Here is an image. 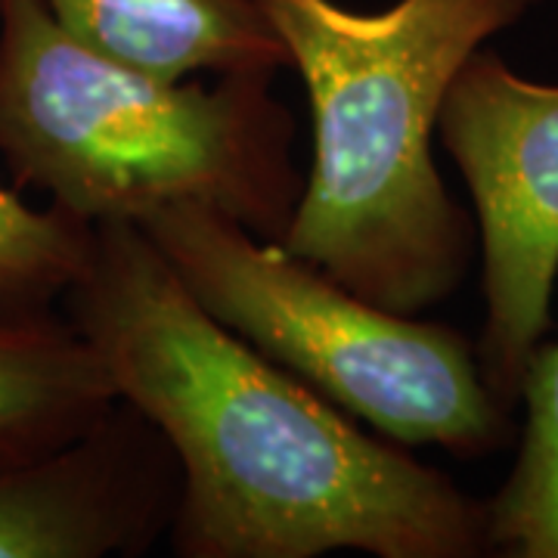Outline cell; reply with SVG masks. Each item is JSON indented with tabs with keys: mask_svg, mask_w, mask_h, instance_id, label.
<instances>
[{
	"mask_svg": "<svg viewBox=\"0 0 558 558\" xmlns=\"http://www.w3.org/2000/svg\"><path fill=\"white\" fill-rule=\"evenodd\" d=\"M116 395L149 418L180 469V558H475L487 499L469 497L403 444L223 329L131 220L94 227L60 301Z\"/></svg>",
	"mask_w": 558,
	"mask_h": 558,
	"instance_id": "cell-1",
	"label": "cell"
},
{
	"mask_svg": "<svg viewBox=\"0 0 558 558\" xmlns=\"http://www.w3.org/2000/svg\"><path fill=\"white\" fill-rule=\"evenodd\" d=\"M94 248V227L0 186V304H60Z\"/></svg>",
	"mask_w": 558,
	"mask_h": 558,
	"instance_id": "cell-10",
	"label": "cell"
},
{
	"mask_svg": "<svg viewBox=\"0 0 558 558\" xmlns=\"http://www.w3.org/2000/svg\"><path fill=\"white\" fill-rule=\"evenodd\" d=\"M72 38L159 81L282 72L289 50L258 0H44Z\"/></svg>",
	"mask_w": 558,
	"mask_h": 558,
	"instance_id": "cell-7",
	"label": "cell"
},
{
	"mask_svg": "<svg viewBox=\"0 0 558 558\" xmlns=\"http://www.w3.org/2000/svg\"><path fill=\"white\" fill-rule=\"evenodd\" d=\"M438 134L478 220L481 376L502 407L515 410L527 366L553 326L558 84L524 78L494 50L478 47L447 87Z\"/></svg>",
	"mask_w": 558,
	"mask_h": 558,
	"instance_id": "cell-5",
	"label": "cell"
},
{
	"mask_svg": "<svg viewBox=\"0 0 558 558\" xmlns=\"http://www.w3.org/2000/svg\"><path fill=\"white\" fill-rule=\"evenodd\" d=\"M274 78L159 81L78 44L44 0H0V159L90 227L196 202L279 242L304 178Z\"/></svg>",
	"mask_w": 558,
	"mask_h": 558,
	"instance_id": "cell-3",
	"label": "cell"
},
{
	"mask_svg": "<svg viewBox=\"0 0 558 558\" xmlns=\"http://www.w3.org/2000/svg\"><path fill=\"white\" fill-rule=\"evenodd\" d=\"M134 223L205 314L388 440L481 459L515 435L457 329L360 299L208 205L174 202Z\"/></svg>",
	"mask_w": 558,
	"mask_h": 558,
	"instance_id": "cell-4",
	"label": "cell"
},
{
	"mask_svg": "<svg viewBox=\"0 0 558 558\" xmlns=\"http://www.w3.org/2000/svg\"><path fill=\"white\" fill-rule=\"evenodd\" d=\"M521 407L519 457L487 499V539L497 556L558 558V341L537 348Z\"/></svg>",
	"mask_w": 558,
	"mask_h": 558,
	"instance_id": "cell-9",
	"label": "cell"
},
{
	"mask_svg": "<svg viewBox=\"0 0 558 558\" xmlns=\"http://www.w3.org/2000/svg\"><path fill=\"white\" fill-rule=\"evenodd\" d=\"M314 116V165L279 245L360 299L422 314L459 289L475 223L435 165L440 102L462 62L537 0H258Z\"/></svg>",
	"mask_w": 558,
	"mask_h": 558,
	"instance_id": "cell-2",
	"label": "cell"
},
{
	"mask_svg": "<svg viewBox=\"0 0 558 558\" xmlns=\"http://www.w3.org/2000/svg\"><path fill=\"white\" fill-rule=\"evenodd\" d=\"M180 469L131 403L69 444L0 453V558L143 556L171 531Z\"/></svg>",
	"mask_w": 558,
	"mask_h": 558,
	"instance_id": "cell-6",
	"label": "cell"
},
{
	"mask_svg": "<svg viewBox=\"0 0 558 558\" xmlns=\"http://www.w3.org/2000/svg\"><path fill=\"white\" fill-rule=\"evenodd\" d=\"M116 400L102 360L60 304H0V453L69 444Z\"/></svg>",
	"mask_w": 558,
	"mask_h": 558,
	"instance_id": "cell-8",
	"label": "cell"
}]
</instances>
